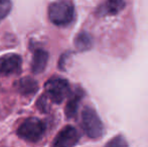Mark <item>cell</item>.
I'll return each mask as SVG.
<instances>
[{
	"label": "cell",
	"mask_w": 148,
	"mask_h": 147,
	"mask_svg": "<svg viewBox=\"0 0 148 147\" xmlns=\"http://www.w3.org/2000/svg\"><path fill=\"white\" fill-rule=\"evenodd\" d=\"M45 132V124L35 117L26 119L17 129V135L21 139L29 142H36L41 139Z\"/></svg>",
	"instance_id": "3"
},
{
	"label": "cell",
	"mask_w": 148,
	"mask_h": 147,
	"mask_svg": "<svg viewBox=\"0 0 148 147\" xmlns=\"http://www.w3.org/2000/svg\"><path fill=\"white\" fill-rule=\"evenodd\" d=\"M104 147H128V143L122 135H117L109 140Z\"/></svg>",
	"instance_id": "12"
},
{
	"label": "cell",
	"mask_w": 148,
	"mask_h": 147,
	"mask_svg": "<svg viewBox=\"0 0 148 147\" xmlns=\"http://www.w3.org/2000/svg\"><path fill=\"white\" fill-rule=\"evenodd\" d=\"M22 59L18 55L8 53L0 57V75L16 74L21 69Z\"/></svg>",
	"instance_id": "6"
},
{
	"label": "cell",
	"mask_w": 148,
	"mask_h": 147,
	"mask_svg": "<svg viewBox=\"0 0 148 147\" xmlns=\"http://www.w3.org/2000/svg\"><path fill=\"white\" fill-rule=\"evenodd\" d=\"M82 126L89 138L98 139L104 134V125L98 113L92 107H85L82 112Z\"/></svg>",
	"instance_id": "2"
},
{
	"label": "cell",
	"mask_w": 148,
	"mask_h": 147,
	"mask_svg": "<svg viewBox=\"0 0 148 147\" xmlns=\"http://www.w3.org/2000/svg\"><path fill=\"white\" fill-rule=\"evenodd\" d=\"M16 88L18 92H20L24 96H31V95H34L38 90V85L34 79L30 77H25V78L20 79L16 83Z\"/></svg>",
	"instance_id": "8"
},
{
	"label": "cell",
	"mask_w": 148,
	"mask_h": 147,
	"mask_svg": "<svg viewBox=\"0 0 148 147\" xmlns=\"http://www.w3.org/2000/svg\"><path fill=\"white\" fill-rule=\"evenodd\" d=\"M82 97H83L82 91H77L72 96V98L69 100L68 104H66V110H64L66 118L71 119V118H74L75 116H76L77 112H78V108H79V103H80Z\"/></svg>",
	"instance_id": "10"
},
{
	"label": "cell",
	"mask_w": 148,
	"mask_h": 147,
	"mask_svg": "<svg viewBox=\"0 0 148 147\" xmlns=\"http://www.w3.org/2000/svg\"><path fill=\"white\" fill-rule=\"evenodd\" d=\"M49 62V53L42 49H37L33 53L31 69L34 74H39L45 71Z\"/></svg>",
	"instance_id": "7"
},
{
	"label": "cell",
	"mask_w": 148,
	"mask_h": 147,
	"mask_svg": "<svg viewBox=\"0 0 148 147\" xmlns=\"http://www.w3.org/2000/svg\"><path fill=\"white\" fill-rule=\"evenodd\" d=\"M47 97L56 104H60L70 95L71 88L66 80L62 78H51L45 85Z\"/></svg>",
	"instance_id": "4"
},
{
	"label": "cell",
	"mask_w": 148,
	"mask_h": 147,
	"mask_svg": "<svg viewBox=\"0 0 148 147\" xmlns=\"http://www.w3.org/2000/svg\"><path fill=\"white\" fill-rule=\"evenodd\" d=\"M80 140V133L75 127L68 125L57 134L53 147H74Z\"/></svg>",
	"instance_id": "5"
},
{
	"label": "cell",
	"mask_w": 148,
	"mask_h": 147,
	"mask_svg": "<svg viewBox=\"0 0 148 147\" xmlns=\"http://www.w3.org/2000/svg\"><path fill=\"white\" fill-rule=\"evenodd\" d=\"M92 43H93V41H92L91 36L85 31L80 32L75 38V45L81 51L90 49L92 47Z\"/></svg>",
	"instance_id": "11"
},
{
	"label": "cell",
	"mask_w": 148,
	"mask_h": 147,
	"mask_svg": "<svg viewBox=\"0 0 148 147\" xmlns=\"http://www.w3.org/2000/svg\"><path fill=\"white\" fill-rule=\"evenodd\" d=\"M11 8V0H0V20L5 18L9 14Z\"/></svg>",
	"instance_id": "13"
},
{
	"label": "cell",
	"mask_w": 148,
	"mask_h": 147,
	"mask_svg": "<svg viewBox=\"0 0 148 147\" xmlns=\"http://www.w3.org/2000/svg\"><path fill=\"white\" fill-rule=\"evenodd\" d=\"M49 18L58 26H66L75 18V7L71 0H57L49 7Z\"/></svg>",
	"instance_id": "1"
},
{
	"label": "cell",
	"mask_w": 148,
	"mask_h": 147,
	"mask_svg": "<svg viewBox=\"0 0 148 147\" xmlns=\"http://www.w3.org/2000/svg\"><path fill=\"white\" fill-rule=\"evenodd\" d=\"M125 7V0H106L101 7L102 14L115 15Z\"/></svg>",
	"instance_id": "9"
}]
</instances>
